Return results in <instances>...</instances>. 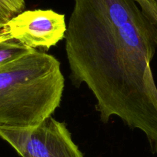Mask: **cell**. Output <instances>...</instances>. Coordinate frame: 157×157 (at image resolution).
<instances>
[{"instance_id":"2","label":"cell","mask_w":157,"mask_h":157,"mask_svg":"<svg viewBox=\"0 0 157 157\" xmlns=\"http://www.w3.org/2000/svg\"><path fill=\"white\" fill-rule=\"evenodd\" d=\"M64 86L59 61L38 49L0 66V126L39 125L60 106Z\"/></svg>"},{"instance_id":"5","label":"cell","mask_w":157,"mask_h":157,"mask_svg":"<svg viewBox=\"0 0 157 157\" xmlns=\"http://www.w3.org/2000/svg\"><path fill=\"white\" fill-rule=\"evenodd\" d=\"M35 49H31L13 39L0 38V66H4Z\"/></svg>"},{"instance_id":"4","label":"cell","mask_w":157,"mask_h":157,"mask_svg":"<svg viewBox=\"0 0 157 157\" xmlns=\"http://www.w3.org/2000/svg\"><path fill=\"white\" fill-rule=\"evenodd\" d=\"M66 28L64 14L52 10H25L0 29V38L13 39L31 49L49 50L65 39Z\"/></svg>"},{"instance_id":"6","label":"cell","mask_w":157,"mask_h":157,"mask_svg":"<svg viewBox=\"0 0 157 157\" xmlns=\"http://www.w3.org/2000/svg\"><path fill=\"white\" fill-rule=\"evenodd\" d=\"M25 8V0H0V29Z\"/></svg>"},{"instance_id":"1","label":"cell","mask_w":157,"mask_h":157,"mask_svg":"<svg viewBox=\"0 0 157 157\" xmlns=\"http://www.w3.org/2000/svg\"><path fill=\"white\" fill-rule=\"evenodd\" d=\"M65 48L72 85L85 83L100 120L113 116L146 135L157 152V87L151 62L157 25L136 0H75Z\"/></svg>"},{"instance_id":"7","label":"cell","mask_w":157,"mask_h":157,"mask_svg":"<svg viewBox=\"0 0 157 157\" xmlns=\"http://www.w3.org/2000/svg\"><path fill=\"white\" fill-rule=\"evenodd\" d=\"M154 1H155V2H157V0H154Z\"/></svg>"},{"instance_id":"3","label":"cell","mask_w":157,"mask_h":157,"mask_svg":"<svg viewBox=\"0 0 157 157\" xmlns=\"http://www.w3.org/2000/svg\"><path fill=\"white\" fill-rule=\"evenodd\" d=\"M0 138L21 157H84L66 123L52 116L31 127L0 126Z\"/></svg>"}]
</instances>
